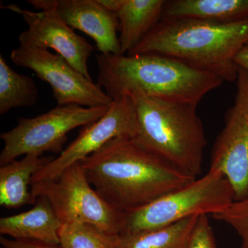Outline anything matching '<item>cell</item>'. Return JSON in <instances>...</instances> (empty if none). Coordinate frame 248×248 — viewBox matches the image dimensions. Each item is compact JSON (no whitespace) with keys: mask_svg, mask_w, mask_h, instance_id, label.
I'll return each instance as SVG.
<instances>
[{"mask_svg":"<svg viewBox=\"0 0 248 248\" xmlns=\"http://www.w3.org/2000/svg\"><path fill=\"white\" fill-rule=\"evenodd\" d=\"M80 163L97 193L123 213L197 179L141 148L133 139H114Z\"/></svg>","mask_w":248,"mask_h":248,"instance_id":"6da1fadb","label":"cell"},{"mask_svg":"<svg viewBox=\"0 0 248 248\" xmlns=\"http://www.w3.org/2000/svg\"><path fill=\"white\" fill-rule=\"evenodd\" d=\"M97 84L111 99L139 91L161 100L198 105L224 82L215 75L159 53L96 56Z\"/></svg>","mask_w":248,"mask_h":248,"instance_id":"7a4b0ae2","label":"cell"},{"mask_svg":"<svg viewBox=\"0 0 248 248\" xmlns=\"http://www.w3.org/2000/svg\"><path fill=\"white\" fill-rule=\"evenodd\" d=\"M248 42V19L230 24L197 19H161L127 55L161 54L224 81H234L238 77L235 56Z\"/></svg>","mask_w":248,"mask_h":248,"instance_id":"3957f363","label":"cell"},{"mask_svg":"<svg viewBox=\"0 0 248 248\" xmlns=\"http://www.w3.org/2000/svg\"><path fill=\"white\" fill-rule=\"evenodd\" d=\"M128 95L138 117V133L133 141L197 178L207 144L197 105L161 100L139 91Z\"/></svg>","mask_w":248,"mask_h":248,"instance_id":"277c9868","label":"cell"},{"mask_svg":"<svg viewBox=\"0 0 248 248\" xmlns=\"http://www.w3.org/2000/svg\"><path fill=\"white\" fill-rule=\"evenodd\" d=\"M234 202L231 184L218 170L210 169L200 179L124 213L122 234L151 231L189 217L224 211Z\"/></svg>","mask_w":248,"mask_h":248,"instance_id":"5b68a950","label":"cell"},{"mask_svg":"<svg viewBox=\"0 0 248 248\" xmlns=\"http://www.w3.org/2000/svg\"><path fill=\"white\" fill-rule=\"evenodd\" d=\"M31 190L35 198H48L62 225L86 223L109 234L122 233L124 213L97 193L80 162L70 166L56 179L32 183Z\"/></svg>","mask_w":248,"mask_h":248,"instance_id":"8992f818","label":"cell"},{"mask_svg":"<svg viewBox=\"0 0 248 248\" xmlns=\"http://www.w3.org/2000/svg\"><path fill=\"white\" fill-rule=\"evenodd\" d=\"M109 107V106H108ZM108 107L86 108L77 104L58 106L32 118H19L14 128L0 135L4 147L0 154L3 166L22 155L45 153L61 155L68 133L93 123L105 115Z\"/></svg>","mask_w":248,"mask_h":248,"instance_id":"52a82bcc","label":"cell"},{"mask_svg":"<svg viewBox=\"0 0 248 248\" xmlns=\"http://www.w3.org/2000/svg\"><path fill=\"white\" fill-rule=\"evenodd\" d=\"M38 12L21 9L16 4L4 9L20 15L28 29L19 35V46L53 49L70 64L92 80L88 60L94 48L84 37L75 32L60 17L57 10V0H27Z\"/></svg>","mask_w":248,"mask_h":248,"instance_id":"ba28073f","label":"cell"},{"mask_svg":"<svg viewBox=\"0 0 248 248\" xmlns=\"http://www.w3.org/2000/svg\"><path fill=\"white\" fill-rule=\"evenodd\" d=\"M11 60L17 66L35 72L41 80L48 83L60 107H108L113 101L99 84L87 79L61 55L47 49L19 46L11 51Z\"/></svg>","mask_w":248,"mask_h":248,"instance_id":"9c48e42d","label":"cell"},{"mask_svg":"<svg viewBox=\"0 0 248 248\" xmlns=\"http://www.w3.org/2000/svg\"><path fill=\"white\" fill-rule=\"evenodd\" d=\"M210 169L221 171L228 179L234 202L248 197V73L239 67L234 102L214 143Z\"/></svg>","mask_w":248,"mask_h":248,"instance_id":"30bf717a","label":"cell"},{"mask_svg":"<svg viewBox=\"0 0 248 248\" xmlns=\"http://www.w3.org/2000/svg\"><path fill=\"white\" fill-rule=\"evenodd\" d=\"M138 123L133 99L124 94L113 99L105 115L85 125L78 138L65 148L58 157L54 158L34 175L32 183L56 179L70 166L81 162L111 140L133 139L138 133Z\"/></svg>","mask_w":248,"mask_h":248,"instance_id":"8fae6325","label":"cell"},{"mask_svg":"<svg viewBox=\"0 0 248 248\" xmlns=\"http://www.w3.org/2000/svg\"><path fill=\"white\" fill-rule=\"evenodd\" d=\"M57 10L73 30L91 37L100 53L121 55L118 19L98 0H57Z\"/></svg>","mask_w":248,"mask_h":248,"instance_id":"7c38bea8","label":"cell"},{"mask_svg":"<svg viewBox=\"0 0 248 248\" xmlns=\"http://www.w3.org/2000/svg\"><path fill=\"white\" fill-rule=\"evenodd\" d=\"M33 205V208L24 213L1 217V236L60 246V231L63 225L50 201L45 196H40Z\"/></svg>","mask_w":248,"mask_h":248,"instance_id":"4fadbf2b","label":"cell"},{"mask_svg":"<svg viewBox=\"0 0 248 248\" xmlns=\"http://www.w3.org/2000/svg\"><path fill=\"white\" fill-rule=\"evenodd\" d=\"M51 156L25 155L0 168V205L6 208H19L34 205L37 198L29 190L34 175L51 162Z\"/></svg>","mask_w":248,"mask_h":248,"instance_id":"5bb4252c","label":"cell"},{"mask_svg":"<svg viewBox=\"0 0 248 248\" xmlns=\"http://www.w3.org/2000/svg\"><path fill=\"white\" fill-rule=\"evenodd\" d=\"M165 0H123L116 13L119 21L121 55L128 54L162 18Z\"/></svg>","mask_w":248,"mask_h":248,"instance_id":"9a60e30c","label":"cell"},{"mask_svg":"<svg viewBox=\"0 0 248 248\" xmlns=\"http://www.w3.org/2000/svg\"><path fill=\"white\" fill-rule=\"evenodd\" d=\"M197 19L230 24L248 19V0L166 1L161 19Z\"/></svg>","mask_w":248,"mask_h":248,"instance_id":"2e32d148","label":"cell"},{"mask_svg":"<svg viewBox=\"0 0 248 248\" xmlns=\"http://www.w3.org/2000/svg\"><path fill=\"white\" fill-rule=\"evenodd\" d=\"M199 217L151 231L120 234L117 248H186Z\"/></svg>","mask_w":248,"mask_h":248,"instance_id":"e0dca14e","label":"cell"},{"mask_svg":"<svg viewBox=\"0 0 248 248\" xmlns=\"http://www.w3.org/2000/svg\"><path fill=\"white\" fill-rule=\"evenodd\" d=\"M38 89L31 77L14 71L0 55V115L17 108L33 107L38 100Z\"/></svg>","mask_w":248,"mask_h":248,"instance_id":"ac0fdd59","label":"cell"},{"mask_svg":"<svg viewBox=\"0 0 248 248\" xmlns=\"http://www.w3.org/2000/svg\"><path fill=\"white\" fill-rule=\"evenodd\" d=\"M119 235L108 234L86 223L63 225L60 231L62 248H117Z\"/></svg>","mask_w":248,"mask_h":248,"instance_id":"d6986e66","label":"cell"},{"mask_svg":"<svg viewBox=\"0 0 248 248\" xmlns=\"http://www.w3.org/2000/svg\"><path fill=\"white\" fill-rule=\"evenodd\" d=\"M211 217L231 226L241 238V248H248V197L233 202L226 210Z\"/></svg>","mask_w":248,"mask_h":248,"instance_id":"ffe728a7","label":"cell"},{"mask_svg":"<svg viewBox=\"0 0 248 248\" xmlns=\"http://www.w3.org/2000/svg\"><path fill=\"white\" fill-rule=\"evenodd\" d=\"M186 248H218L208 215L198 217Z\"/></svg>","mask_w":248,"mask_h":248,"instance_id":"44dd1931","label":"cell"},{"mask_svg":"<svg viewBox=\"0 0 248 248\" xmlns=\"http://www.w3.org/2000/svg\"><path fill=\"white\" fill-rule=\"evenodd\" d=\"M0 244L4 248H62L60 246L49 245L32 241H21L8 239L4 236L0 237Z\"/></svg>","mask_w":248,"mask_h":248,"instance_id":"7402d4cb","label":"cell"},{"mask_svg":"<svg viewBox=\"0 0 248 248\" xmlns=\"http://www.w3.org/2000/svg\"><path fill=\"white\" fill-rule=\"evenodd\" d=\"M236 66L248 73V42L238 52L234 58Z\"/></svg>","mask_w":248,"mask_h":248,"instance_id":"603a6c76","label":"cell"},{"mask_svg":"<svg viewBox=\"0 0 248 248\" xmlns=\"http://www.w3.org/2000/svg\"><path fill=\"white\" fill-rule=\"evenodd\" d=\"M98 1L110 12L116 14L123 2V0H98Z\"/></svg>","mask_w":248,"mask_h":248,"instance_id":"cb8c5ba5","label":"cell"},{"mask_svg":"<svg viewBox=\"0 0 248 248\" xmlns=\"http://www.w3.org/2000/svg\"></svg>","mask_w":248,"mask_h":248,"instance_id":"d4e9b609","label":"cell"}]
</instances>
